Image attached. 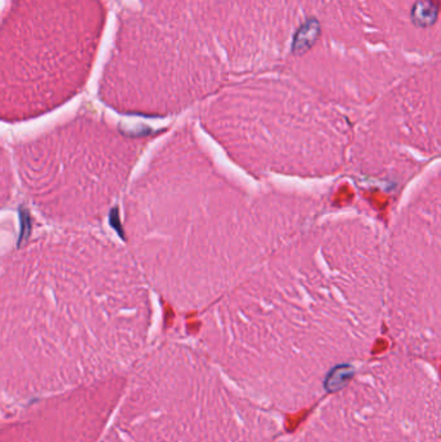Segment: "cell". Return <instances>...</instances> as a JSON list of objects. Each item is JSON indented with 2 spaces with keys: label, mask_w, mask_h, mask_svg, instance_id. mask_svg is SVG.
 <instances>
[{
  "label": "cell",
  "mask_w": 441,
  "mask_h": 442,
  "mask_svg": "<svg viewBox=\"0 0 441 442\" xmlns=\"http://www.w3.org/2000/svg\"><path fill=\"white\" fill-rule=\"evenodd\" d=\"M268 200L229 180L183 127L162 142L123 196L126 247L166 303L207 309L272 245Z\"/></svg>",
  "instance_id": "1"
},
{
  "label": "cell",
  "mask_w": 441,
  "mask_h": 442,
  "mask_svg": "<svg viewBox=\"0 0 441 442\" xmlns=\"http://www.w3.org/2000/svg\"><path fill=\"white\" fill-rule=\"evenodd\" d=\"M150 288L126 246L88 230L46 233L4 259V336L65 351L136 343L152 319Z\"/></svg>",
  "instance_id": "2"
},
{
  "label": "cell",
  "mask_w": 441,
  "mask_h": 442,
  "mask_svg": "<svg viewBox=\"0 0 441 442\" xmlns=\"http://www.w3.org/2000/svg\"><path fill=\"white\" fill-rule=\"evenodd\" d=\"M148 138L82 115L14 146L13 162L30 203L61 229L99 225L128 180Z\"/></svg>",
  "instance_id": "3"
},
{
  "label": "cell",
  "mask_w": 441,
  "mask_h": 442,
  "mask_svg": "<svg viewBox=\"0 0 441 442\" xmlns=\"http://www.w3.org/2000/svg\"><path fill=\"white\" fill-rule=\"evenodd\" d=\"M319 31H321L319 23L315 18H311L304 25H302V27L298 30L297 35L294 38V53L302 55V53L307 52L310 48H312L313 44L318 39Z\"/></svg>",
  "instance_id": "4"
},
{
  "label": "cell",
  "mask_w": 441,
  "mask_h": 442,
  "mask_svg": "<svg viewBox=\"0 0 441 442\" xmlns=\"http://www.w3.org/2000/svg\"><path fill=\"white\" fill-rule=\"evenodd\" d=\"M439 9L431 0H417L413 5V22L419 27L432 26L438 20Z\"/></svg>",
  "instance_id": "5"
},
{
  "label": "cell",
  "mask_w": 441,
  "mask_h": 442,
  "mask_svg": "<svg viewBox=\"0 0 441 442\" xmlns=\"http://www.w3.org/2000/svg\"><path fill=\"white\" fill-rule=\"evenodd\" d=\"M353 374V369L351 366H347V365H342V366L335 367L331 373L329 374V377L326 378L325 388L329 392H335V390L340 389L343 386L346 385L347 381L351 379Z\"/></svg>",
  "instance_id": "6"
}]
</instances>
